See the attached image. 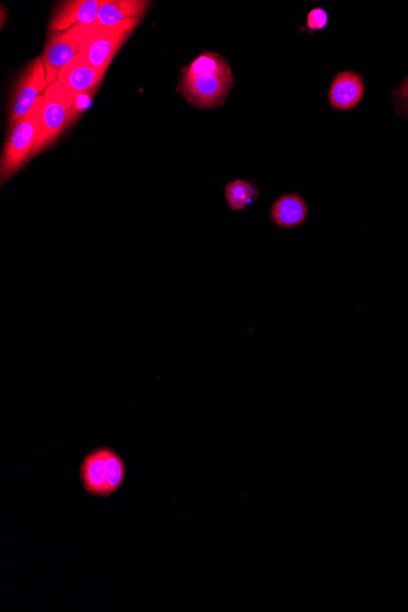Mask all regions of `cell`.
Segmentation results:
<instances>
[{"mask_svg": "<svg viewBox=\"0 0 408 612\" xmlns=\"http://www.w3.org/2000/svg\"><path fill=\"white\" fill-rule=\"evenodd\" d=\"M234 84L228 60L218 53L204 52L183 69L180 90L192 106L211 109L224 104Z\"/></svg>", "mask_w": 408, "mask_h": 612, "instance_id": "cell-1", "label": "cell"}, {"mask_svg": "<svg viewBox=\"0 0 408 612\" xmlns=\"http://www.w3.org/2000/svg\"><path fill=\"white\" fill-rule=\"evenodd\" d=\"M43 108L44 98L42 96L33 104L29 113L25 114L8 132L2 157H0V184L2 186L8 184L31 161L42 128Z\"/></svg>", "mask_w": 408, "mask_h": 612, "instance_id": "cell-2", "label": "cell"}, {"mask_svg": "<svg viewBox=\"0 0 408 612\" xmlns=\"http://www.w3.org/2000/svg\"><path fill=\"white\" fill-rule=\"evenodd\" d=\"M141 21L132 19L112 27L90 25L81 44L80 54L84 55L87 62L99 73L106 74L121 47L128 42Z\"/></svg>", "mask_w": 408, "mask_h": 612, "instance_id": "cell-3", "label": "cell"}, {"mask_svg": "<svg viewBox=\"0 0 408 612\" xmlns=\"http://www.w3.org/2000/svg\"><path fill=\"white\" fill-rule=\"evenodd\" d=\"M43 98L42 128L32 158L51 147L70 128L73 99L66 95L58 81L47 88Z\"/></svg>", "mask_w": 408, "mask_h": 612, "instance_id": "cell-4", "label": "cell"}, {"mask_svg": "<svg viewBox=\"0 0 408 612\" xmlns=\"http://www.w3.org/2000/svg\"><path fill=\"white\" fill-rule=\"evenodd\" d=\"M48 87L42 57L33 59L16 80L13 93H11L8 131L13 129L25 114L29 113L33 104L44 95Z\"/></svg>", "mask_w": 408, "mask_h": 612, "instance_id": "cell-5", "label": "cell"}, {"mask_svg": "<svg viewBox=\"0 0 408 612\" xmlns=\"http://www.w3.org/2000/svg\"><path fill=\"white\" fill-rule=\"evenodd\" d=\"M90 25H76L66 31L48 32L42 60L46 69L47 84L51 86L58 79L59 71L80 53Z\"/></svg>", "mask_w": 408, "mask_h": 612, "instance_id": "cell-6", "label": "cell"}, {"mask_svg": "<svg viewBox=\"0 0 408 612\" xmlns=\"http://www.w3.org/2000/svg\"><path fill=\"white\" fill-rule=\"evenodd\" d=\"M104 75L106 74L99 73L87 62L84 55L79 53L59 71L57 81L66 95L73 99L101 86Z\"/></svg>", "mask_w": 408, "mask_h": 612, "instance_id": "cell-7", "label": "cell"}, {"mask_svg": "<svg viewBox=\"0 0 408 612\" xmlns=\"http://www.w3.org/2000/svg\"><path fill=\"white\" fill-rule=\"evenodd\" d=\"M102 0H68L55 8L48 32L66 31L76 25H93Z\"/></svg>", "mask_w": 408, "mask_h": 612, "instance_id": "cell-8", "label": "cell"}, {"mask_svg": "<svg viewBox=\"0 0 408 612\" xmlns=\"http://www.w3.org/2000/svg\"><path fill=\"white\" fill-rule=\"evenodd\" d=\"M363 96H365V81L354 71H344L336 75L329 88L330 106L340 112L355 109Z\"/></svg>", "mask_w": 408, "mask_h": 612, "instance_id": "cell-9", "label": "cell"}, {"mask_svg": "<svg viewBox=\"0 0 408 612\" xmlns=\"http://www.w3.org/2000/svg\"><path fill=\"white\" fill-rule=\"evenodd\" d=\"M151 5L147 0H102L95 24L112 27L132 19L142 20Z\"/></svg>", "mask_w": 408, "mask_h": 612, "instance_id": "cell-10", "label": "cell"}, {"mask_svg": "<svg viewBox=\"0 0 408 612\" xmlns=\"http://www.w3.org/2000/svg\"><path fill=\"white\" fill-rule=\"evenodd\" d=\"M80 479L85 492L91 496H103V498L109 496L106 446L88 452L81 463Z\"/></svg>", "mask_w": 408, "mask_h": 612, "instance_id": "cell-11", "label": "cell"}, {"mask_svg": "<svg viewBox=\"0 0 408 612\" xmlns=\"http://www.w3.org/2000/svg\"><path fill=\"white\" fill-rule=\"evenodd\" d=\"M308 217V206L305 200L296 194L280 196L270 208V219L280 229L300 228Z\"/></svg>", "mask_w": 408, "mask_h": 612, "instance_id": "cell-12", "label": "cell"}, {"mask_svg": "<svg viewBox=\"0 0 408 612\" xmlns=\"http://www.w3.org/2000/svg\"><path fill=\"white\" fill-rule=\"evenodd\" d=\"M258 197V186L250 181L237 179L230 181L225 186V200L233 212L245 211L248 206L258 200Z\"/></svg>", "mask_w": 408, "mask_h": 612, "instance_id": "cell-13", "label": "cell"}, {"mask_svg": "<svg viewBox=\"0 0 408 612\" xmlns=\"http://www.w3.org/2000/svg\"><path fill=\"white\" fill-rule=\"evenodd\" d=\"M106 465L108 478V494L113 495L123 487L126 478V466L117 451L106 448Z\"/></svg>", "mask_w": 408, "mask_h": 612, "instance_id": "cell-14", "label": "cell"}, {"mask_svg": "<svg viewBox=\"0 0 408 612\" xmlns=\"http://www.w3.org/2000/svg\"><path fill=\"white\" fill-rule=\"evenodd\" d=\"M99 87L90 92L81 93L73 98V109H71L70 126L74 125L91 108L93 98L97 96Z\"/></svg>", "mask_w": 408, "mask_h": 612, "instance_id": "cell-15", "label": "cell"}, {"mask_svg": "<svg viewBox=\"0 0 408 612\" xmlns=\"http://www.w3.org/2000/svg\"><path fill=\"white\" fill-rule=\"evenodd\" d=\"M396 112L408 118V77L394 92Z\"/></svg>", "mask_w": 408, "mask_h": 612, "instance_id": "cell-16", "label": "cell"}, {"mask_svg": "<svg viewBox=\"0 0 408 612\" xmlns=\"http://www.w3.org/2000/svg\"><path fill=\"white\" fill-rule=\"evenodd\" d=\"M328 25V13L324 9L316 8L307 15V27L312 31H321Z\"/></svg>", "mask_w": 408, "mask_h": 612, "instance_id": "cell-17", "label": "cell"}, {"mask_svg": "<svg viewBox=\"0 0 408 612\" xmlns=\"http://www.w3.org/2000/svg\"><path fill=\"white\" fill-rule=\"evenodd\" d=\"M5 16H7V13H5V8L2 5V27H4L5 24H7V22H5Z\"/></svg>", "mask_w": 408, "mask_h": 612, "instance_id": "cell-18", "label": "cell"}]
</instances>
